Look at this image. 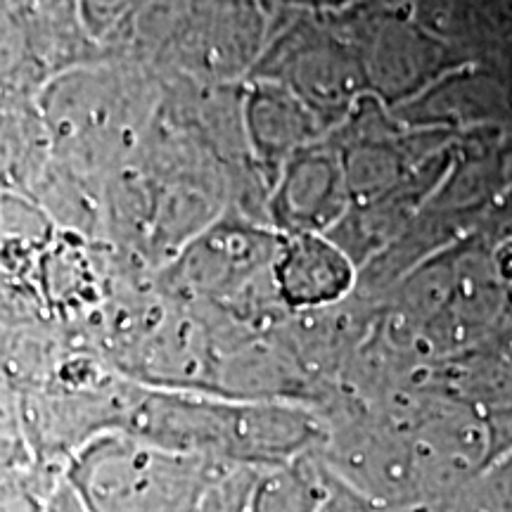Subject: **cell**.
Wrapping results in <instances>:
<instances>
[{
	"label": "cell",
	"mask_w": 512,
	"mask_h": 512,
	"mask_svg": "<svg viewBox=\"0 0 512 512\" xmlns=\"http://www.w3.org/2000/svg\"><path fill=\"white\" fill-rule=\"evenodd\" d=\"M46 512H88V510L83 508L79 496L74 494V489L69 486L67 479H64V484L55 486L53 496H50V501H48Z\"/></svg>",
	"instance_id": "8992f818"
},
{
	"label": "cell",
	"mask_w": 512,
	"mask_h": 512,
	"mask_svg": "<svg viewBox=\"0 0 512 512\" xmlns=\"http://www.w3.org/2000/svg\"><path fill=\"white\" fill-rule=\"evenodd\" d=\"M328 494L311 467H264L252 491V512H318Z\"/></svg>",
	"instance_id": "7a4b0ae2"
},
{
	"label": "cell",
	"mask_w": 512,
	"mask_h": 512,
	"mask_svg": "<svg viewBox=\"0 0 512 512\" xmlns=\"http://www.w3.org/2000/svg\"><path fill=\"white\" fill-rule=\"evenodd\" d=\"M223 470L195 453L107 444L69 467L67 482L88 512H200Z\"/></svg>",
	"instance_id": "6da1fadb"
},
{
	"label": "cell",
	"mask_w": 512,
	"mask_h": 512,
	"mask_svg": "<svg viewBox=\"0 0 512 512\" xmlns=\"http://www.w3.org/2000/svg\"><path fill=\"white\" fill-rule=\"evenodd\" d=\"M318 512H382V508L370 503L368 496H363L361 491L349 489V486L339 484L335 491H332V484L325 494V501L320 505Z\"/></svg>",
	"instance_id": "5b68a950"
},
{
	"label": "cell",
	"mask_w": 512,
	"mask_h": 512,
	"mask_svg": "<svg viewBox=\"0 0 512 512\" xmlns=\"http://www.w3.org/2000/svg\"><path fill=\"white\" fill-rule=\"evenodd\" d=\"M441 512H512V453L472 477Z\"/></svg>",
	"instance_id": "3957f363"
},
{
	"label": "cell",
	"mask_w": 512,
	"mask_h": 512,
	"mask_svg": "<svg viewBox=\"0 0 512 512\" xmlns=\"http://www.w3.org/2000/svg\"><path fill=\"white\" fill-rule=\"evenodd\" d=\"M264 467H226L211 484L200 512H252V491Z\"/></svg>",
	"instance_id": "277c9868"
}]
</instances>
